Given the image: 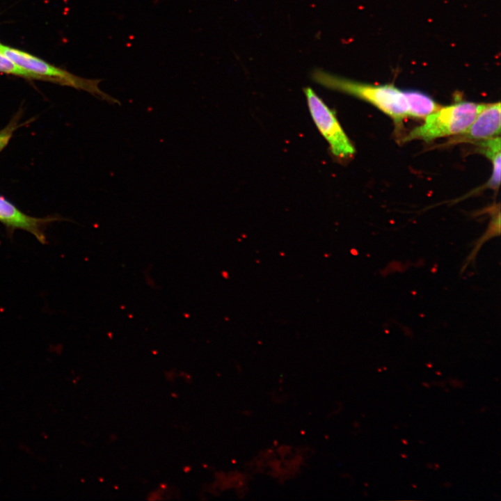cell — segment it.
Returning <instances> with one entry per match:
<instances>
[{"label":"cell","mask_w":501,"mask_h":501,"mask_svg":"<svg viewBox=\"0 0 501 501\" xmlns=\"http://www.w3.org/2000/svg\"><path fill=\"white\" fill-rule=\"evenodd\" d=\"M314 81L331 90L355 96L377 107L389 116L397 125L408 116V105L403 90L394 85H373L361 83L316 70Z\"/></svg>","instance_id":"1"},{"label":"cell","mask_w":501,"mask_h":501,"mask_svg":"<svg viewBox=\"0 0 501 501\" xmlns=\"http://www.w3.org/2000/svg\"><path fill=\"white\" fill-rule=\"evenodd\" d=\"M486 104L459 102L440 107L427 116L424 122L412 129L404 138L429 141L438 138L456 136L464 132L473 122Z\"/></svg>","instance_id":"2"},{"label":"cell","mask_w":501,"mask_h":501,"mask_svg":"<svg viewBox=\"0 0 501 501\" xmlns=\"http://www.w3.org/2000/svg\"><path fill=\"white\" fill-rule=\"evenodd\" d=\"M0 51L20 67L39 76L42 81L82 90L109 104H120L117 99L103 92L99 88V84L102 79L78 77L30 53L2 44L0 45Z\"/></svg>","instance_id":"3"},{"label":"cell","mask_w":501,"mask_h":501,"mask_svg":"<svg viewBox=\"0 0 501 501\" xmlns=\"http://www.w3.org/2000/svg\"><path fill=\"white\" fill-rule=\"evenodd\" d=\"M304 93L312 120L327 141L332 154L339 159L351 157L355 153V148L335 112L311 88H304Z\"/></svg>","instance_id":"4"},{"label":"cell","mask_w":501,"mask_h":501,"mask_svg":"<svg viewBox=\"0 0 501 501\" xmlns=\"http://www.w3.org/2000/svg\"><path fill=\"white\" fill-rule=\"evenodd\" d=\"M500 102L486 104L473 122L462 133L449 141L450 144L475 143L499 136L501 129Z\"/></svg>","instance_id":"5"},{"label":"cell","mask_w":501,"mask_h":501,"mask_svg":"<svg viewBox=\"0 0 501 501\" xmlns=\"http://www.w3.org/2000/svg\"><path fill=\"white\" fill-rule=\"evenodd\" d=\"M56 219L29 216L0 196V222L10 230L20 229L30 232L43 244L47 242L45 233L47 225Z\"/></svg>","instance_id":"6"},{"label":"cell","mask_w":501,"mask_h":501,"mask_svg":"<svg viewBox=\"0 0 501 501\" xmlns=\"http://www.w3.org/2000/svg\"><path fill=\"white\" fill-rule=\"evenodd\" d=\"M500 136H495L475 143L478 152L486 156L492 163V174L487 186L493 190H498L500 184L501 168V143Z\"/></svg>","instance_id":"7"},{"label":"cell","mask_w":501,"mask_h":501,"mask_svg":"<svg viewBox=\"0 0 501 501\" xmlns=\"http://www.w3.org/2000/svg\"><path fill=\"white\" fill-rule=\"evenodd\" d=\"M408 105V116L426 118L440 106L429 95L414 90H403Z\"/></svg>","instance_id":"8"},{"label":"cell","mask_w":501,"mask_h":501,"mask_svg":"<svg viewBox=\"0 0 501 501\" xmlns=\"http://www.w3.org/2000/svg\"><path fill=\"white\" fill-rule=\"evenodd\" d=\"M491 212V219L489 227L486 230L485 234H484L476 242L474 248L466 261L463 269L466 268V267L475 260V257L477 256L479 250L484 243L493 237L499 236L500 234V206L498 205L497 207H493Z\"/></svg>","instance_id":"9"},{"label":"cell","mask_w":501,"mask_h":501,"mask_svg":"<svg viewBox=\"0 0 501 501\" xmlns=\"http://www.w3.org/2000/svg\"><path fill=\"white\" fill-rule=\"evenodd\" d=\"M0 72L13 74L29 79L42 80L39 76L20 67L1 51Z\"/></svg>","instance_id":"10"},{"label":"cell","mask_w":501,"mask_h":501,"mask_svg":"<svg viewBox=\"0 0 501 501\" xmlns=\"http://www.w3.org/2000/svg\"><path fill=\"white\" fill-rule=\"evenodd\" d=\"M15 129V124L10 123L6 128L0 130V151L8 144Z\"/></svg>","instance_id":"11"},{"label":"cell","mask_w":501,"mask_h":501,"mask_svg":"<svg viewBox=\"0 0 501 501\" xmlns=\"http://www.w3.org/2000/svg\"><path fill=\"white\" fill-rule=\"evenodd\" d=\"M451 381H452L453 382H454V383H451L454 387H457V388H458V387H462V386H463V382H461V381H458V380H451Z\"/></svg>","instance_id":"12"},{"label":"cell","mask_w":501,"mask_h":501,"mask_svg":"<svg viewBox=\"0 0 501 501\" xmlns=\"http://www.w3.org/2000/svg\"><path fill=\"white\" fill-rule=\"evenodd\" d=\"M433 466H434L433 468L435 470H438L440 468V466L437 463H434Z\"/></svg>","instance_id":"13"},{"label":"cell","mask_w":501,"mask_h":501,"mask_svg":"<svg viewBox=\"0 0 501 501\" xmlns=\"http://www.w3.org/2000/svg\"><path fill=\"white\" fill-rule=\"evenodd\" d=\"M444 486L446 487H450L452 486V484L450 482H446L444 484Z\"/></svg>","instance_id":"14"},{"label":"cell","mask_w":501,"mask_h":501,"mask_svg":"<svg viewBox=\"0 0 501 501\" xmlns=\"http://www.w3.org/2000/svg\"><path fill=\"white\" fill-rule=\"evenodd\" d=\"M427 466L428 468H434V466H433L432 464H431V463H427Z\"/></svg>","instance_id":"15"},{"label":"cell","mask_w":501,"mask_h":501,"mask_svg":"<svg viewBox=\"0 0 501 501\" xmlns=\"http://www.w3.org/2000/svg\"><path fill=\"white\" fill-rule=\"evenodd\" d=\"M422 385L427 388H429V385L427 383L424 382L422 383Z\"/></svg>","instance_id":"16"},{"label":"cell","mask_w":501,"mask_h":501,"mask_svg":"<svg viewBox=\"0 0 501 501\" xmlns=\"http://www.w3.org/2000/svg\"><path fill=\"white\" fill-rule=\"evenodd\" d=\"M401 442H402L404 445H407V444H408V442H407V440H406V439H402V440H401Z\"/></svg>","instance_id":"17"},{"label":"cell","mask_w":501,"mask_h":501,"mask_svg":"<svg viewBox=\"0 0 501 501\" xmlns=\"http://www.w3.org/2000/svg\"><path fill=\"white\" fill-rule=\"evenodd\" d=\"M401 456L402 458H404V459H406V458H407V455L405 454H401Z\"/></svg>","instance_id":"18"},{"label":"cell","mask_w":501,"mask_h":501,"mask_svg":"<svg viewBox=\"0 0 501 501\" xmlns=\"http://www.w3.org/2000/svg\"><path fill=\"white\" fill-rule=\"evenodd\" d=\"M435 374H437V375H439V376L441 375V373H440V372H436Z\"/></svg>","instance_id":"19"},{"label":"cell","mask_w":501,"mask_h":501,"mask_svg":"<svg viewBox=\"0 0 501 501\" xmlns=\"http://www.w3.org/2000/svg\"><path fill=\"white\" fill-rule=\"evenodd\" d=\"M412 486H413V488H417V486H416L415 484H412Z\"/></svg>","instance_id":"20"},{"label":"cell","mask_w":501,"mask_h":501,"mask_svg":"<svg viewBox=\"0 0 501 501\" xmlns=\"http://www.w3.org/2000/svg\"><path fill=\"white\" fill-rule=\"evenodd\" d=\"M427 367H431V365L430 364H427Z\"/></svg>","instance_id":"21"},{"label":"cell","mask_w":501,"mask_h":501,"mask_svg":"<svg viewBox=\"0 0 501 501\" xmlns=\"http://www.w3.org/2000/svg\"><path fill=\"white\" fill-rule=\"evenodd\" d=\"M0 45H1V43H0Z\"/></svg>","instance_id":"22"}]
</instances>
